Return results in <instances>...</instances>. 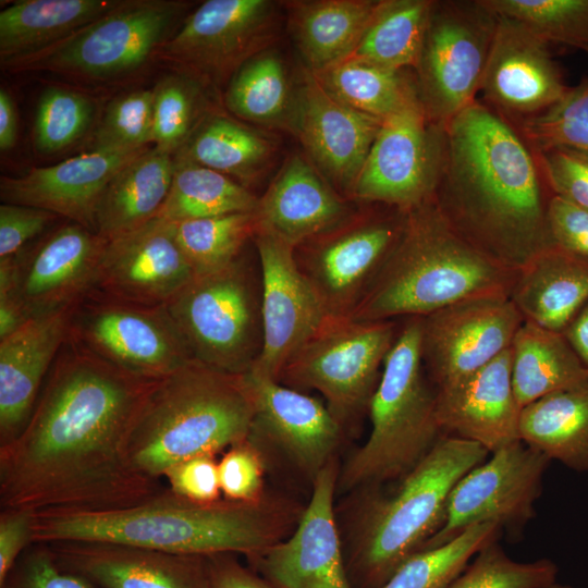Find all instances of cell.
<instances>
[{"instance_id": "obj_56", "label": "cell", "mask_w": 588, "mask_h": 588, "mask_svg": "<svg viewBox=\"0 0 588 588\" xmlns=\"http://www.w3.org/2000/svg\"><path fill=\"white\" fill-rule=\"evenodd\" d=\"M207 558L211 588H274L265 578L242 566L232 553Z\"/></svg>"}, {"instance_id": "obj_46", "label": "cell", "mask_w": 588, "mask_h": 588, "mask_svg": "<svg viewBox=\"0 0 588 588\" xmlns=\"http://www.w3.org/2000/svg\"><path fill=\"white\" fill-rule=\"evenodd\" d=\"M515 126L536 152L568 148L588 155V76L555 105Z\"/></svg>"}, {"instance_id": "obj_48", "label": "cell", "mask_w": 588, "mask_h": 588, "mask_svg": "<svg viewBox=\"0 0 588 588\" xmlns=\"http://www.w3.org/2000/svg\"><path fill=\"white\" fill-rule=\"evenodd\" d=\"M558 566L548 559L517 562L493 541L448 588H546L556 581Z\"/></svg>"}, {"instance_id": "obj_59", "label": "cell", "mask_w": 588, "mask_h": 588, "mask_svg": "<svg viewBox=\"0 0 588 588\" xmlns=\"http://www.w3.org/2000/svg\"><path fill=\"white\" fill-rule=\"evenodd\" d=\"M27 319L15 304L5 294H0V340L15 332Z\"/></svg>"}, {"instance_id": "obj_47", "label": "cell", "mask_w": 588, "mask_h": 588, "mask_svg": "<svg viewBox=\"0 0 588 588\" xmlns=\"http://www.w3.org/2000/svg\"><path fill=\"white\" fill-rule=\"evenodd\" d=\"M154 91L134 89L112 99L94 126L88 151H134L152 145Z\"/></svg>"}, {"instance_id": "obj_54", "label": "cell", "mask_w": 588, "mask_h": 588, "mask_svg": "<svg viewBox=\"0 0 588 588\" xmlns=\"http://www.w3.org/2000/svg\"><path fill=\"white\" fill-rule=\"evenodd\" d=\"M549 232L554 245L588 260V210L552 195L548 206Z\"/></svg>"}, {"instance_id": "obj_17", "label": "cell", "mask_w": 588, "mask_h": 588, "mask_svg": "<svg viewBox=\"0 0 588 588\" xmlns=\"http://www.w3.org/2000/svg\"><path fill=\"white\" fill-rule=\"evenodd\" d=\"M491 454L456 482L443 523L422 550L441 546L476 524L495 523L513 534L534 518L551 461L522 440Z\"/></svg>"}, {"instance_id": "obj_8", "label": "cell", "mask_w": 588, "mask_h": 588, "mask_svg": "<svg viewBox=\"0 0 588 588\" xmlns=\"http://www.w3.org/2000/svg\"><path fill=\"white\" fill-rule=\"evenodd\" d=\"M262 279L255 244L225 268L194 278L164 308L192 357L231 375L260 356Z\"/></svg>"}, {"instance_id": "obj_44", "label": "cell", "mask_w": 588, "mask_h": 588, "mask_svg": "<svg viewBox=\"0 0 588 588\" xmlns=\"http://www.w3.org/2000/svg\"><path fill=\"white\" fill-rule=\"evenodd\" d=\"M95 118L96 105L86 94L63 86L47 87L35 111V149L53 155L71 147L93 128Z\"/></svg>"}, {"instance_id": "obj_24", "label": "cell", "mask_w": 588, "mask_h": 588, "mask_svg": "<svg viewBox=\"0 0 588 588\" xmlns=\"http://www.w3.org/2000/svg\"><path fill=\"white\" fill-rule=\"evenodd\" d=\"M194 275L172 223L156 218L108 241L93 291L125 303L164 306Z\"/></svg>"}, {"instance_id": "obj_12", "label": "cell", "mask_w": 588, "mask_h": 588, "mask_svg": "<svg viewBox=\"0 0 588 588\" xmlns=\"http://www.w3.org/2000/svg\"><path fill=\"white\" fill-rule=\"evenodd\" d=\"M498 24L482 0L433 1L417 72L420 102L444 127L476 101Z\"/></svg>"}, {"instance_id": "obj_36", "label": "cell", "mask_w": 588, "mask_h": 588, "mask_svg": "<svg viewBox=\"0 0 588 588\" xmlns=\"http://www.w3.org/2000/svg\"><path fill=\"white\" fill-rule=\"evenodd\" d=\"M274 143L226 114L210 111L174 159L189 161L248 187L270 161Z\"/></svg>"}, {"instance_id": "obj_9", "label": "cell", "mask_w": 588, "mask_h": 588, "mask_svg": "<svg viewBox=\"0 0 588 588\" xmlns=\"http://www.w3.org/2000/svg\"><path fill=\"white\" fill-rule=\"evenodd\" d=\"M187 8L177 0H123L63 40L1 65L12 73L48 72L86 82L125 78L157 60Z\"/></svg>"}, {"instance_id": "obj_50", "label": "cell", "mask_w": 588, "mask_h": 588, "mask_svg": "<svg viewBox=\"0 0 588 588\" xmlns=\"http://www.w3.org/2000/svg\"><path fill=\"white\" fill-rule=\"evenodd\" d=\"M0 588H94L84 578L62 569L46 542L25 549Z\"/></svg>"}, {"instance_id": "obj_55", "label": "cell", "mask_w": 588, "mask_h": 588, "mask_svg": "<svg viewBox=\"0 0 588 588\" xmlns=\"http://www.w3.org/2000/svg\"><path fill=\"white\" fill-rule=\"evenodd\" d=\"M35 512L1 509L0 512V584L4 581L19 558L33 543Z\"/></svg>"}, {"instance_id": "obj_16", "label": "cell", "mask_w": 588, "mask_h": 588, "mask_svg": "<svg viewBox=\"0 0 588 588\" xmlns=\"http://www.w3.org/2000/svg\"><path fill=\"white\" fill-rule=\"evenodd\" d=\"M275 3L268 0H208L187 14L157 60L205 84H223L275 35Z\"/></svg>"}, {"instance_id": "obj_30", "label": "cell", "mask_w": 588, "mask_h": 588, "mask_svg": "<svg viewBox=\"0 0 588 588\" xmlns=\"http://www.w3.org/2000/svg\"><path fill=\"white\" fill-rule=\"evenodd\" d=\"M510 299L524 320L562 333L588 302V260L553 244L516 271Z\"/></svg>"}, {"instance_id": "obj_4", "label": "cell", "mask_w": 588, "mask_h": 588, "mask_svg": "<svg viewBox=\"0 0 588 588\" xmlns=\"http://www.w3.org/2000/svg\"><path fill=\"white\" fill-rule=\"evenodd\" d=\"M515 274L465 241L432 198L406 212L397 244L351 318L401 320L468 298L510 297Z\"/></svg>"}, {"instance_id": "obj_20", "label": "cell", "mask_w": 588, "mask_h": 588, "mask_svg": "<svg viewBox=\"0 0 588 588\" xmlns=\"http://www.w3.org/2000/svg\"><path fill=\"white\" fill-rule=\"evenodd\" d=\"M335 458L313 479L310 501L293 535L250 558L274 588H352L342 554L333 499Z\"/></svg>"}, {"instance_id": "obj_40", "label": "cell", "mask_w": 588, "mask_h": 588, "mask_svg": "<svg viewBox=\"0 0 588 588\" xmlns=\"http://www.w3.org/2000/svg\"><path fill=\"white\" fill-rule=\"evenodd\" d=\"M258 198L233 179L209 168L174 159L168 197L158 215L169 222L255 211Z\"/></svg>"}, {"instance_id": "obj_37", "label": "cell", "mask_w": 588, "mask_h": 588, "mask_svg": "<svg viewBox=\"0 0 588 588\" xmlns=\"http://www.w3.org/2000/svg\"><path fill=\"white\" fill-rule=\"evenodd\" d=\"M314 74L333 98L381 121L420 100L417 83L406 70L388 69L356 57Z\"/></svg>"}, {"instance_id": "obj_39", "label": "cell", "mask_w": 588, "mask_h": 588, "mask_svg": "<svg viewBox=\"0 0 588 588\" xmlns=\"http://www.w3.org/2000/svg\"><path fill=\"white\" fill-rule=\"evenodd\" d=\"M432 5L431 0L378 1L357 48L350 57L393 70L416 69Z\"/></svg>"}, {"instance_id": "obj_32", "label": "cell", "mask_w": 588, "mask_h": 588, "mask_svg": "<svg viewBox=\"0 0 588 588\" xmlns=\"http://www.w3.org/2000/svg\"><path fill=\"white\" fill-rule=\"evenodd\" d=\"M377 3L375 0L289 2V28L305 68L318 73L350 57Z\"/></svg>"}, {"instance_id": "obj_14", "label": "cell", "mask_w": 588, "mask_h": 588, "mask_svg": "<svg viewBox=\"0 0 588 588\" xmlns=\"http://www.w3.org/2000/svg\"><path fill=\"white\" fill-rule=\"evenodd\" d=\"M107 243L73 221L57 223L15 257L0 259V294L27 320L70 309L94 290Z\"/></svg>"}, {"instance_id": "obj_52", "label": "cell", "mask_w": 588, "mask_h": 588, "mask_svg": "<svg viewBox=\"0 0 588 588\" xmlns=\"http://www.w3.org/2000/svg\"><path fill=\"white\" fill-rule=\"evenodd\" d=\"M56 213L24 205H0V259L13 258L57 221Z\"/></svg>"}, {"instance_id": "obj_33", "label": "cell", "mask_w": 588, "mask_h": 588, "mask_svg": "<svg viewBox=\"0 0 588 588\" xmlns=\"http://www.w3.org/2000/svg\"><path fill=\"white\" fill-rule=\"evenodd\" d=\"M123 0H19L0 12L1 64L38 52L119 7Z\"/></svg>"}, {"instance_id": "obj_29", "label": "cell", "mask_w": 588, "mask_h": 588, "mask_svg": "<svg viewBox=\"0 0 588 588\" xmlns=\"http://www.w3.org/2000/svg\"><path fill=\"white\" fill-rule=\"evenodd\" d=\"M72 308L30 318L0 340V446L14 440L28 421L68 340Z\"/></svg>"}, {"instance_id": "obj_25", "label": "cell", "mask_w": 588, "mask_h": 588, "mask_svg": "<svg viewBox=\"0 0 588 588\" xmlns=\"http://www.w3.org/2000/svg\"><path fill=\"white\" fill-rule=\"evenodd\" d=\"M48 544L62 569L94 587L211 588L207 556L106 541L64 540Z\"/></svg>"}, {"instance_id": "obj_15", "label": "cell", "mask_w": 588, "mask_h": 588, "mask_svg": "<svg viewBox=\"0 0 588 588\" xmlns=\"http://www.w3.org/2000/svg\"><path fill=\"white\" fill-rule=\"evenodd\" d=\"M444 156V128L418 100L382 121L350 199L408 211L434 197Z\"/></svg>"}, {"instance_id": "obj_60", "label": "cell", "mask_w": 588, "mask_h": 588, "mask_svg": "<svg viewBox=\"0 0 588 588\" xmlns=\"http://www.w3.org/2000/svg\"><path fill=\"white\" fill-rule=\"evenodd\" d=\"M546 588H573L571 586H567V585H562V584H559V583H553L551 584L550 586L546 587Z\"/></svg>"}, {"instance_id": "obj_21", "label": "cell", "mask_w": 588, "mask_h": 588, "mask_svg": "<svg viewBox=\"0 0 588 588\" xmlns=\"http://www.w3.org/2000/svg\"><path fill=\"white\" fill-rule=\"evenodd\" d=\"M381 123L333 98L304 68L290 128L310 162L348 199Z\"/></svg>"}, {"instance_id": "obj_51", "label": "cell", "mask_w": 588, "mask_h": 588, "mask_svg": "<svg viewBox=\"0 0 588 588\" xmlns=\"http://www.w3.org/2000/svg\"><path fill=\"white\" fill-rule=\"evenodd\" d=\"M536 155L551 193L588 210V155L568 148Z\"/></svg>"}, {"instance_id": "obj_34", "label": "cell", "mask_w": 588, "mask_h": 588, "mask_svg": "<svg viewBox=\"0 0 588 588\" xmlns=\"http://www.w3.org/2000/svg\"><path fill=\"white\" fill-rule=\"evenodd\" d=\"M515 399L525 406L588 379V371L563 333L524 320L512 344Z\"/></svg>"}, {"instance_id": "obj_49", "label": "cell", "mask_w": 588, "mask_h": 588, "mask_svg": "<svg viewBox=\"0 0 588 588\" xmlns=\"http://www.w3.org/2000/svg\"><path fill=\"white\" fill-rule=\"evenodd\" d=\"M218 473L224 499L245 503L264 499V458L248 439L228 449L218 462Z\"/></svg>"}, {"instance_id": "obj_45", "label": "cell", "mask_w": 588, "mask_h": 588, "mask_svg": "<svg viewBox=\"0 0 588 588\" xmlns=\"http://www.w3.org/2000/svg\"><path fill=\"white\" fill-rule=\"evenodd\" d=\"M497 15L514 19L548 44L588 53V0H482Z\"/></svg>"}, {"instance_id": "obj_11", "label": "cell", "mask_w": 588, "mask_h": 588, "mask_svg": "<svg viewBox=\"0 0 588 588\" xmlns=\"http://www.w3.org/2000/svg\"><path fill=\"white\" fill-rule=\"evenodd\" d=\"M406 212L359 204L342 224L293 248L299 271L330 317H352L397 244Z\"/></svg>"}, {"instance_id": "obj_3", "label": "cell", "mask_w": 588, "mask_h": 588, "mask_svg": "<svg viewBox=\"0 0 588 588\" xmlns=\"http://www.w3.org/2000/svg\"><path fill=\"white\" fill-rule=\"evenodd\" d=\"M292 516L281 504L220 499L197 503L162 489L126 507L35 512L33 542L106 541L176 554L259 555L282 540Z\"/></svg>"}, {"instance_id": "obj_23", "label": "cell", "mask_w": 588, "mask_h": 588, "mask_svg": "<svg viewBox=\"0 0 588 588\" xmlns=\"http://www.w3.org/2000/svg\"><path fill=\"white\" fill-rule=\"evenodd\" d=\"M254 405L248 440L281 450L311 480L334 457L344 428L326 404L278 380L244 375Z\"/></svg>"}, {"instance_id": "obj_19", "label": "cell", "mask_w": 588, "mask_h": 588, "mask_svg": "<svg viewBox=\"0 0 588 588\" xmlns=\"http://www.w3.org/2000/svg\"><path fill=\"white\" fill-rule=\"evenodd\" d=\"M253 241L261 268L264 342L248 372L279 381L286 363L330 316L299 271L292 246L266 232H256Z\"/></svg>"}, {"instance_id": "obj_58", "label": "cell", "mask_w": 588, "mask_h": 588, "mask_svg": "<svg viewBox=\"0 0 588 588\" xmlns=\"http://www.w3.org/2000/svg\"><path fill=\"white\" fill-rule=\"evenodd\" d=\"M562 333L588 371V302Z\"/></svg>"}, {"instance_id": "obj_26", "label": "cell", "mask_w": 588, "mask_h": 588, "mask_svg": "<svg viewBox=\"0 0 588 588\" xmlns=\"http://www.w3.org/2000/svg\"><path fill=\"white\" fill-rule=\"evenodd\" d=\"M358 206L341 195L309 159L295 154L258 198L256 232L269 233L294 248L342 224Z\"/></svg>"}, {"instance_id": "obj_5", "label": "cell", "mask_w": 588, "mask_h": 588, "mask_svg": "<svg viewBox=\"0 0 588 588\" xmlns=\"http://www.w3.org/2000/svg\"><path fill=\"white\" fill-rule=\"evenodd\" d=\"M254 405L244 375L191 360L157 380L133 426L130 453L139 473L159 480L189 457L248 439Z\"/></svg>"}, {"instance_id": "obj_7", "label": "cell", "mask_w": 588, "mask_h": 588, "mask_svg": "<svg viewBox=\"0 0 588 588\" xmlns=\"http://www.w3.org/2000/svg\"><path fill=\"white\" fill-rule=\"evenodd\" d=\"M420 336V317L402 319L369 403L368 439L339 475L343 490L400 480L444 436L437 419L436 389L422 365Z\"/></svg>"}, {"instance_id": "obj_13", "label": "cell", "mask_w": 588, "mask_h": 588, "mask_svg": "<svg viewBox=\"0 0 588 588\" xmlns=\"http://www.w3.org/2000/svg\"><path fill=\"white\" fill-rule=\"evenodd\" d=\"M68 339L138 378L159 380L192 357L164 306H142L91 291L71 310Z\"/></svg>"}, {"instance_id": "obj_27", "label": "cell", "mask_w": 588, "mask_h": 588, "mask_svg": "<svg viewBox=\"0 0 588 588\" xmlns=\"http://www.w3.org/2000/svg\"><path fill=\"white\" fill-rule=\"evenodd\" d=\"M148 148L86 151L57 164L33 168L21 176H3L1 200L45 209L94 231L95 211L105 187Z\"/></svg>"}, {"instance_id": "obj_38", "label": "cell", "mask_w": 588, "mask_h": 588, "mask_svg": "<svg viewBox=\"0 0 588 588\" xmlns=\"http://www.w3.org/2000/svg\"><path fill=\"white\" fill-rule=\"evenodd\" d=\"M295 97L282 57L266 49L234 73L226 85L224 103L241 120L290 128Z\"/></svg>"}, {"instance_id": "obj_41", "label": "cell", "mask_w": 588, "mask_h": 588, "mask_svg": "<svg viewBox=\"0 0 588 588\" xmlns=\"http://www.w3.org/2000/svg\"><path fill=\"white\" fill-rule=\"evenodd\" d=\"M171 223L195 275L211 273L232 264L253 242L257 231L254 211Z\"/></svg>"}, {"instance_id": "obj_10", "label": "cell", "mask_w": 588, "mask_h": 588, "mask_svg": "<svg viewBox=\"0 0 588 588\" xmlns=\"http://www.w3.org/2000/svg\"><path fill=\"white\" fill-rule=\"evenodd\" d=\"M401 321L329 317L286 363L279 381L298 391H319L344 428L368 414Z\"/></svg>"}, {"instance_id": "obj_2", "label": "cell", "mask_w": 588, "mask_h": 588, "mask_svg": "<svg viewBox=\"0 0 588 588\" xmlns=\"http://www.w3.org/2000/svg\"><path fill=\"white\" fill-rule=\"evenodd\" d=\"M434 201L452 228L502 267L517 271L553 245V195L537 155L513 123L476 100L444 127Z\"/></svg>"}, {"instance_id": "obj_6", "label": "cell", "mask_w": 588, "mask_h": 588, "mask_svg": "<svg viewBox=\"0 0 588 588\" xmlns=\"http://www.w3.org/2000/svg\"><path fill=\"white\" fill-rule=\"evenodd\" d=\"M478 443L442 436L389 494L375 493L365 505L353 562L364 588H378L440 529L456 482L488 458Z\"/></svg>"}, {"instance_id": "obj_28", "label": "cell", "mask_w": 588, "mask_h": 588, "mask_svg": "<svg viewBox=\"0 0 588 588\" xmlns=\"http://www.w3.org/2000/svg\"><path fill=\"white\" fill-rule=\"evenodd\" d=\"M443 434L480 444L490 453L520 440L510 348L461 382L436 391Z\"/></svg>"}, {"instance_id": "obj_1", "label": "cell", "mask_w": 588, "mask_h": 588, "mask_svg": "<svg viewBox=\"0 0 588 588\" xmlns=\"http://www.w3.org/2000/svg\"><path fill=\"white\" fill-rule=\"evenodd\" d=\"M156 381L68 339L25 427L0 446L1 509L107 511L161 491L130 453L134 422Z\"/></svg>"}, {"instance_id": "obj_31", "label": "cell", "mask_w": 588, "mask_h": 588, "mask_svg": "<svg viewBox=\"0 0 588 588\" xmlns=\"http://www.w3.org/2000/svg\"><path fill=\"white\" fill-rule=\"evenodd\" d=\"M173 171L174 156L155 146L126 163L98 200L94 231L111 241L158 218Z\"/></svg>"}, {"instance_id": "obj_57", "label": "cell", "mask_w": 588, "mask_h": 588, "mask_svg": "<svg viewBox=\"0 0 588 588\" xmlns=\"http://www.w3.org/2000/svg\"><path fill=\"white\" fill-rule=\"evenodd\" d=\"M17 110L9 91L0 88V149H12L17 139Z\"/></svg>"}, {"instance_id": "obj_22", "label": "cell", "mask_w": 588, "mask_h": 588, "mask_svg": "<svg viewBox=\"0 0 588 588\" xmlns=\"http://www.w3.org/2000/svg\"><path fill=\"white\" fill-rule=\"evenodd\" d=\"M568 88L549 44L523 23L498 15L479 90L485 102L518 123L555 105Z\"/></svg>"}, {"instance_id": "obj_35", "label": "cell", "mask_w": 588, "mask_h": 588, "mask_svg": "<svg viewBox=\"0 0 588 588\" xmlns=\"http://www.w3.org/2000/svg\"><path fill=\"white\" fill-rule=\"evenodd\" d=\"M519 438L576 471H588V379L520 412Z\"/></svg>"}, {"instance_id": "obj_18", "label": "cell", "mask_w": 588, "mask_h": 588, "mask_svg": "<svg viewBox=\"0 0 588 588\" xmlns=\"http://www.w3.org/2000/svg\"><path fill=\"white\" fill-rule=\"evenodd\" d=\"M420 318L422 365L436 391L461 382L507 351L524 322L507 296L468 298Z\"/></svg>"}, {"instance_id": "obj_53", "label": "cell", "mask_w": 588, "mask_h": 588, "mask_svg": "<svg viewBox=\"0 0 588 588\" xmlns=\"http://www.w3.org/2000/svg\"><path fill=\"white\" fill-rule=\"evenodd\" d=\"M163 477L169 489L186 500L211 503L221 499L216 455L201 454L184 460L168 469Z\"/></svg>"}, {"instance_id": "obj_42", "label": "cell", "mask_w": 588, "mask_h": 588, "mask_svg": "<svg viewBox=\"0 0 588 588\" xmlns=\"http://www.w3.org/2000/svg\"><path fill=\"white\" fill-rule=\"evenodd\" d=\"M501 531L495 523L473 525L441 546L418 551L378 588H448L468 561L497 541Z\"/></svg>"}, {"instance_id": "obj_43", "label": "cell", "mask_w": 588, "mask_h": 588, "mask_svg": "<svg viewBox=\"0 0 588 588\" xmlns=\"http://www.w3.org/2000/svg\"><path fill=\"white\" fill-rule=\"evenodd\" d=\"M205 83L182 71L163 75L152 87V146L172 154L183 147L209 109Z\"/></svg>"}]
</instances>
